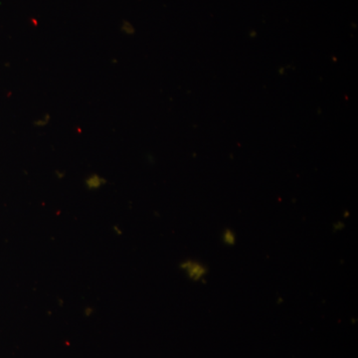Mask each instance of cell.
<instances>
[{
  "label": "cell",
  "mask_w": 358,
  "mask_h": 358,
  "mask_svg": "<svg viewBox=\"0 0 358 358\" xmlns=\"http://www.w3.org/2000/svg\"><path fill=\"white\" fill-rule=\"evenodd\" d=\"M181 270L185 271L187 277L193 281H199L206 275L207 270L200 263L186 261L180 265Z\"/></svg>",
  "instance_id": "cell-1"
},
{
  "label": "cell",
  "mask_w": 358,
  "mask_h": 358,
  "mask_svg": "<svg viewBox=\"0 0 358 358\" xmlns=\"http://www.w3.org/2000/svg\"><path fill=\"white\" fill-rule=\"evenodd\" d=\"M107 183L106 178L99 174H91L85 180V185L89 190H98Z\"/></svg>",
  "instance_id": "cell-2"
},
{
  "label": "cell",
  "mask_w": 358,
  "mask_h": 358,
  "mask_svg": "<svg viewBox=\"0 0 358 358\" xmlns=\"http://www.w3.org/2000/svg\"><path fill=\"white\" fill-rule=\"evenodd\" d=\"M223 241L225 242V244L230 245V246L234 245L235 242H236V237H235L234 233L231 230H226L223 234Z\"/></svg>",
  "instance_id": "cell-3"
},
{
  "label": "cell",
  "mask_w": 358,
  "mask_h": 358,
  "mask_svg": "<svg viewBox=\"0 0 358 358\" xmlns=\"http://www.w3.org/2000/svg\"><path fill=\"white\" fill-rule=\"evenodd\" d=\"M49 119H50V115H45L44 117H41V119L37 120V121L34 122V124H36L37 127H44L48 124Z\"/></svg>",
  "instance_id": "cell-4"
}]
</instances>
